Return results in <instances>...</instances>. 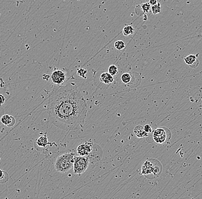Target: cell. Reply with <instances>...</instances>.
<instances>
[{
    "label": "cell",
    "instance_id": "obj_11",
    "mask_svg": "<svg viewBox=\"0 0 202 199\" xmlns=\"http://www.w3.org/2000/svg\"><path fill=\"white\" fill-rule=\"evenodd\" d=\"M134 133L138 138H143L148 135V134L145 131L144 127L141 125L137 126L134 129Z\"/></svg>",
    "mask_w": 202,
    "mask_h": 199
},
{
    "label": "cell",
    "instance_id": "obj_24",
    "mask_svg": "<svg viewBox=\"0 0 202 199\" xmlns=\"http://www.w3.org/2000/svg\"><path fill=\"white\" fill-rule=\"evenodd\" d=\"M3 113H4V110L2 108H1V106H0V126L2 125V123H1V116L2 115H4Z\"/></svg>",
    "mask_w": 202,
    "mask_h": 199
},
{
    "label": "cell",
    "instance_id": "obj_2",
    "mask_svg": "<svg viewBox=\"0 0 202 199\" xmlns=\"http://www.w3.org/2000/svg\"><path fill=\"white\" fill-rule=\"evenodd\" d=\"M75 154L73 153H63L59 156L55 163V168L57 172L65 173L73 168Z\"/></svg>",
    "mask_w": 202,
    "mask_h": 199
},
{
    "label": "cell",
    "instance_id": "obj_15",
    "mask_svg": "<svg viewBox=\"0 0 202 199\" xmlns=\"http://www.w3.org/2000/svg\"><path fill=\"white\" fill-rule=\"evenodd\" d=\"M9 179L8 174L6 172L0 169V183L6 182Z\"/></svg>",
    "mask_w": 202,
    "mask_h": 199
},
{
    "label": "cell",
    "instance_id": "obj_13",
    "mask_svg": "<svg viewBox=\"0 0 202 199\" xmlns=\"http://www.w3.org/2000/svg\"><path fill=\"white\" fill-rule=\"evenodd\" d=\"M123 34L125 36L133 35L134 32V29L131 25H126L123 29Z\"/></svg>",
    "mask_w": 202,
    "mask_h": 199
},
{
    "label": "cell",
    "instance_id": "obj_6",
    "mask_svg": "<svg viewBox=\"0 0 202 199\" xmlns=\"http://www.w3.org/2000/svg\"><path fill=\"white\" fill-rule=\"evenodd\" d=\"M156 166H154L152 163L149 161H146L143 165L142 168V173L143 175H148L151 173H154L156 176H159L161 172L156 170Z\"/></svg>",
    "mask_w": 202,
    "mask_h": 199
},
{
    "label": "cell",
    "instance_id": "obj_1",
    "mask_svg": "<svg viewBox=\"0 0 202 199\" xmlns=\"http://www.w3.org/2000/svg\"><path fill=\"white\" fill-rule=\"evenodd\" d=\"M87 112L86 102L77 87H59L48 100V112L51 123L64 131L82 128Z\"/></svg>",
    "mask_w": 202,
    "mask_h": 199
},
{
    "label": "cell",
    "instance_id": "obj_20",
    "mask_svg": "<svg viewBox=\"0 0 202 199\" xmlns=\"http://www.w3.org/2000/svg\"><path fill=\"white\" fill-rule=\"evenodd\" d=\"M87 71L85 69H83V68H80L79 70H77V74L78 76H81L82 77H84L85 79L86 78V77L85 76V75L87 74Z\"/></svg>",
    "mask_w": 202,
    "mask_h": 199
},
{
    "label": "cell",
    "instance_id": "obj_17",
    "mask_svg": "<svg viewBox=\"0 0 202 199\" xmlns=\"http://www.w3.org/2000/svg\"><path fill=\"white\" fill-rule=\"evenodd\" d=\"M114 47L117 49V50H122L125 48V43L124 41L122 40H118L116 41L114 43Z\"/></svg>",
    "mask_w": 202,
    "mask_h": 199
},
{
    "label": "cell",
    "instance_id": "obj_12",
    "mask_svg": "<svg viewBox=\"0 0 202 199\" xmlns=\"http://www.w3.org/2000/svg\"><path fill=\"white\" fill-rule=\"evenodd\" d=\"M48 144V140L47 136L46 135L41 136L37 140V145L40 147L42 148L46 147H47Z\"/></svg>",
    "mask_w": 202,
    "mask_h": 199
},
{
    "label": "cell",
    "instance_id": "obj_18",
    "mask_svg": "<svg viewBox=\"0 0 202 199\" xmlns=\"http://www.w3.org/2000/svg\"><path fill=\"white\" fill-rule=\"evenodd\" d=\"M118 68L115 65H110L109 68V70H108V72L113 76L116 75L118 74Z\"/></svg>",
    "mask_w": 202,
    "mask_h": 199
},
{
    "label": "cell",
    "instance_id": "obj_19",
    "mask_svg": "<svg viewBox=\"0 0 202 199\" xmlns=\"http://www.w3.org/2000/svg\"><path fill=\"white\" fill-rule=\"evenodd\" d=\"M141 8L142 9L144 13H149L150 12V10L151 9V6L149 4L148 2H147L145 3L142 4L141 5Z\"/></svg>",
    "mask_w": 202,
    "mask_h": 199
},
{
    "label": "cell",
    "instance_id": "obj_25",
    "mask_svg": "<svg viewBox=\"0 0 202 199\" xmlns=\"http://www.w3.org/2000/svg\"><path fill=\"white\" fill-rule=\"evenodd\" d=\"M146 1H147V2H148L149 0H146Z\"/></svg>",
    "mask_w": 202,
    "mask_h": 199
},
{
    "label": "cell",
    "instance_id": "obj_7",
    "mask_svg": "<svg viewBox=\"0 0 202 199\" xmlns=\"http://www.w3.org/2000/svg\"><path fill=\"white\" fill-rule=\"evenodd\" d=\"M92 150V147L89 143H84L77 147V152L80 156H87Z\"/></svg>",
    "mask_w": 202,
    "mask_h": 199
},
{
    "label": "cell",
    "instance_id": "obj_21",
    "mask_svg": "<svg viewBox=\"0 0 202 199\" xmlns=\"http://www.w3.org/2000/svg\"><path fill=\"white\" fill-rule=\"evenodd\" d=\"M144 129L145 130V131L146 133H147L148 134H149V133H151L153 131L152 130V128H151V126L149 125H146L144 126Z\"/></svg>",
    "mask_w": 202,
    "mask_h": 199
},
{
    "label": "cell",
    "instance_id": "obj_9",
    "mask_svg": "<svg viewBox=\"0 0 202 199\" xmlns=\"http://www.w3.org/2000/svg\"><path fill=\"white\" fill-rule=\"evenodd\" d=\"M1 122L2 125L8 127H12L16 123V120L14 117L8 114L2 115L1 117Z\"/></svg>",
    "mask_w": 202,
    "mask_h": 199
},
{
    "label": "cell",
    "instance_id": "obj_4",
    "mask_svg": "<svg viewBox=\"0 0 202 199\" xmlns=\"http://www.w3.org/2000/svg\"><path fill=\"white\" fill-rule=\"evenodd\" d=\"M171 133L166 128H157L156 129L153 134V139L157 144H162L166 143L171 140Z\"/></svg>",
    "mask_w": 202,
    "mask_h": 199
},
{
    "label": "cell",
    "instance_id": "obj_8",
    "mask_svg": "<svg viewBox=\"0 0 202 199\" xmlns=\"http://www.w3.org/2000/svg\"><path fill=\"white\" fill-rule=\"evenodd\" d=\"M184 60L185 63L192 68H196L199 65V60L196 55H190L185 57Z\"/></svg>",
    "mask_w": 202,
    "mask_h": 199
},
{
    "label": "cell",
    "instance_id": "obj_23",
    "mask_svg": "<svg viewBox=\"0 0 202 199\" xmlns=\"http://www.w3.org/2000/svg\"><path fill=\"white\" fill-rule=\"evenodd\" d=\"M149 4L150 5V6H153L156 5L158 2L157 0H149Z\"/></svg>",
    "mask_w": 202,
    "mask_h": 199
},
{
    "label": "cell",
    "instance_id": "obj_22",
    "mask_svg": "<svg viewBox=\"0 0 202 199\" xmlns=\"http://www.w3.org/2000/svg\"><path fill=\"white\" fill-rule=\"evenodd\" d=\"M5 102V98L4 95L2 94H0V106L4 105Z\"/></svg>",
    "mask_w": 202,
    "mask_h": 199
},
{
    "label": "cell",
    "instance_id": "obj_5",
    "mask_svg": "<svg viewBox=\"0 0 202 199\" xmlns=\"http://www.w3.org/2000/svg\"><path fill=\"white\" fill-rule=\"evenodd\" d=\"M51 78L55 84L59 86L65 82V74L62 71L55 70L51 74Z\"/></svg>",
    "mask_w": 202,
    "mask_h": 199
},
{
    "label": "cell",
    "instance_id": "obj_14",
    "mask_svg": "<svg viewBox=\"0 0 202 199\" xmlns=\"http://www.w3.org/2000/svg\"><path fill=\"white\" fill-rule=\"evenodd\" d=\"M150 10L152 11V13L154 15H156L157 14H159L161 12V11L160 3V2H157L155 5L151 6Z\"/></svg>",
    "mask_w": 202,
    "mask_h": 199
},
{
    "label": "cell",
    "instance_id": "obj_16",
    "mask_svg": "<svg viewBox=\"0 0 202 199\" xmlns=\"http://www.w3.org/2000/svg\"><path fill=\"white\" fill-rule=\"evenodd\" d=\"M121 81L125 84H129L130 83L131 80V74L129 73H125L122 75L121 76Z\"/></svg>",
    "mask_w": 202,
    "mask_h": 199
},
{
    "label": "cell",
    "instance_id": "obj_10",
    "mask_svg": "<svg viewBox=\"0 0 202 199\" xmlns=\"http://www.w3.org/2000/svg\"><path fill=\"white\" fill-rule=\"evenodd\" d=\"M101 81L105 84L109 85L114 82V77L109 72H104L101 75Z\"/></svg>",
    "mask_w": 202,
    "mask_h": 199
},
{
    "label": "cell",
    "instance_id": "obj_3",
    "mask_svg": "<svg viewBox=\"0 0 202 199\" xmlns=\"http://www.w3.org/2000/svg\"><path fill=\"white\" fill-rule=\"evenodd\" d=\"M89 159L87 156H75L73 169L75 174L81 175L88 168Z\"/></svg>",
    "mask_w": 202,
    "mask_h": 199
}]
</instances>
